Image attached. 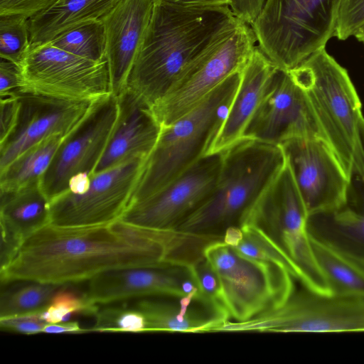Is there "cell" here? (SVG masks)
Returning <instances> with one entry per match:
<instances>
[{
	"instance_id": "obj_24",
	"label": "cell",
	"mask_w": 364,
	"mask_h": 364,
	"mask_svg": "<svg viewBox=\"0 0 364 364\" xmlns=\"http://www.w3.org/2000/svg\"><path fill=\"white\" fill-rule=\"evenodd\" d=\"M132 305L143 314L147 332H214L225 322L206 309H186L153 298H140Z\"/></svg>"
},
{
	"instance_id": "obj_31",
	"label": "cell",
	"mask_w": 364,
	"mask_h": 364,
	"mask_svg": "<svg viewBox=\"0 0 364 364\" xmlns=\"http://www.w3.org/2000/svg\"><path fill=\"white\" fill-rule=\"evenodd\" d=\"M94 316L95 322L91 331L147 332L143 314L132 305L98 308Z\"/></svg>"
},
{
	"instance_id": "obj_25",
	"label": "cell",
	"mask_w": 364,
	"mask_h": 364,
	"mask_svg": "<svg viewBox=\"0 0 364 364\" xmlns=\"http://www.w3.org/2000/svg\"><path fill=\"white\" fill-rule=\"evenodd\" d=\"M65 136L55 134L43 139L0 170V191H10L40 181Z\"/></svg>"
},
{
	"instance_id": "obj_10",
	"label": "cell",
	"mask_w": 364,
	"mask_h": 364,
	"mask_svg": "<svg viewBox=\"0 0 364 364\" xmlns=\"http://www.w3.org/2000/svg\"><path fill=\"white\" fill-rule=\"evenodd\" d=\"M230 332H364V294L321 296L306 289L281 306L241 322Z\"/></svg>"
},
{
	"instance_id": "obj_15",
	"label": "cell",
	"mask_w": 364,
	"mask_h": 364,
	"mask_svg": "<svg viewBox=\"0 0 364 364\" xmlns=\"http://www.w3.org/2000/svg\"><path fill=\"white\" fill-rule=\"evenodd\" d=\"M309 218L347 205L352 181L325 140L294 138L282 144Z\"/></svg>"
},
{
	"instance_id": "obj_22",
	"label": "cell",
	"mask_w": 364,
	"mask_h": 364,
	"mask_svg": "<svg viewBox=\"0 0 364 364\" xmlns=\"http://www.w3.org/2000/svg\"><path fill=\"white\" fill-rule=\"evenodd\" d=\"M0 193L1 266L28 236L50 223V201L43 192L40 181Z\"/></svg>"
},
{
	"instance_id": "obj_29",
	"label": "cell",
	"mask_w": 364,
	"mask_h": 364,
	"mask_svg": "<svg viewBox=\"0 0 364 364\" xmlns=\"http://www.w3.org/2000/svg\"><path fill=\"white\" fill-rule=\"evenodd\" d=\"M183 260L198 284V303L223 321L231 319L220 280L202 252L193 257H183Z\"/></svg>"
},
{
	"instance_id": "obj_13",
	"label": "cell",
	"mask_w": 364,
	"mask_h": 364,
	"mask_svg": "<svg viewBox=\"0 0 364 364\" xmlns=\"http://www.w3.org/2000/svg\"><path fill=\"white\" fill-rule=\"evenodd\" d=\"M147 159L133 157L94 174L82 193L67 191L50 201V223L80 226L122 220L129 208Z\"/></svg>"
},
{
	"instance_id": "obj_9",
	"label": "cell",
	"mask_w": 364,
	"mask_h": 364,
	"mask_svg": "<svg viewBox=\"0 0 364 364\" xmlns=\"http://www.w3.org/2000/svg\"><path fill=\"white\" fill-rule=\"evenodd\" d=\"M256 41L251 26L242 21L220 36L151 107L160 124H171L196 107L228 77L241 70L256 48Z\"/></svg>"
},
{
	"instance_id": "obj_38",
	"label": "cell",
	"mask_w": 364,
	"mask_h": 364,
	"mask_svg": "<svg viewBox=\"0 0 364 364\" xmlns=\"http://www.w3.org/2000/svg\"><path fill=\"white\" fill-rule=\"evenodd\" d=\"M1 125L0 142L3 141L14 129L19 112L18 97H7L0 99Z\"/></svg>"
},
{
	"instance_id": "obj_37",
	"label": "cell",
	"mask_w": 364,
	"mask_h": 364,
	"mask_svg": "<svg viewBox=\"0 0 364 364\" xmlns=\"http://www.w3.org/2000/svg\"><path fill=\"white\" fill-rule=\"evenodd\" d=\"M57 0H0V15L19 14L28 18L44 10Z\"/></svg>"
},
{
	"instance_id": "obj_1",
	"label": "cell",
	"mask_w": 364,
	"mask_h": 364,
	"mask_svg": "<svg viewBox=\"0 0 364 364\" xmlns=\"http://www.w3.org/2000/svg\"><path fill=\"white\" fill-rule=\"evenodd\" d=\"M200 237L122 220L80 226L48 223L28 236L1 266V282L68 285L114 269L168 265L178 250Z\"/></svg>"
},
{
	"instance_id": "obj_42",
	"label": "cell",
	"mask_w": 364,
	"mask_h": 364,
	"mask_svg": "<svg viewBox=\"0 0 364 364\" xmlns=\"http://www.w3.org/2000/svg\"><path fill=\"white\" fill-rule=\"evenodd\" d=\"M338 251L344 256L348 261L364 272V255L357 254L343 248L340 247L332 242Z\"/></svg>"
},
{
	"instance_id": "obj_7",
	"label": "cell",
	"mask_w": 364,
	"mask_h": 364,
	"mask_svg": "<svg viewBox=\"0 0 364 364\" xmlns=\"http://www.w3.org/2000/svg\"><path fill=\"white\" fill-rule=\"evenodd\" d=\"M341 0H266L250 26L273 65L291 70L334 36Z\"/></svg>"
},
{
	"instance_id": "obj_4",
	"label": "cell",
	"mask_w": 364,
	"mask_h": 364,
	"mask_svg": "<svg viewBox=\"0 0 364 364\" xmlns=\"http://www.w3.org/2000/svg\"><path fill=\"white\" fill-rule=\"evenodd\" d=\"M222 152L221 168L213 193L176 229L208 235L237 225L286 161L280 145L247 137Z\"/></svg>"
},
{
	"instance_id": "obj_39",
	"label": "cell",
	"mask_w": 364,
	"mask_h": 364,
	"mask_svg": "<svg viewBox=\"0 0 364 364\" xmlns=\"http://www.w3.org/2000/svg\"><path fill=\"white\" fill-rule=\"evenodd\" d=\"M266 0H230L229 7L240 21L251 26L261 12Z\"/></svg>"
},
{
	"instance_id": "obj_43",
	"label": "cell",
	"mask_w": 364,
	"mask_h": 364,
	"mask_svg": "<svg viewBox=\"0 0 364 364\" xmlns=\"http://www.w3.org/2000/svg\"><path fill=\"white\" fill-rule=\"evenodd\" d=\"M354 36L358 41L364 43V26L359 29Z\"/></svg>"
},
{
	"instance_id": "obj_26",
	"label": "cell",
	"mask_w": 364,
	"mask_h": 364,
	"mask_svg": "<svg viewBox=\"0 0 364 364\" xmlns=\"http://www.w3.org/2000/svg\"><path fill=\"white\" fill-rule=\"evenodd\" d=\"M309 232L314 254L333 294H364V272L343 256L330 240L310 230Z\"/></svg>"
},
{
	"instance_id": "obj_34",
	"label": "cell",
	"mask_w": 364,
	"mask_h": 364,
	"mask_svg": "<svg viewBox=\"0 0 364 364\" xmlns=\"http://www.w3.org/2000/svg\"><path fill=\"white\" fill-rule=\"evenodd\" d=\"M364 26V0H341L334 36L346 40Z\"/></svg>"
},
{
	"instance_id": "obj_6",
	"label": "cell",
	"mask_w": 364,
	"mask_h": 364,
	"mask_svg": "<svg viewBox=\"0 0 364 364\" xmlns=\"http://www.w3.org/2000/svg\"><path fill=\"white\" fill-rule=\"evenodd\" d=\"M309 215L291 168L285 164L245 213L239 225L260 230L299 269L304 289L333 295L310 240Z\"/></svg>"
},
{
	"instance_id": "obj_20",
	"label": "cell",
	"mask_w": 364,
	"mask_h": 364,
	"mask_svg": "<svg viewBox=\"0 0 364 364\" xmlns=\"http://www.w3.org/2000/svg\"><path fill=\"white\" fill-rule=\"evenodd\" d=\"M117 97V120L94 174L133 157L147 159L162 129L151 107L132 92L126 88Z\"/></svg>"
},
{
	"instance_id": "obj_21",
	"label": "cell",
	"mask_w": 364,
	"mask_h": 364,
	"mask_svg": "<svg viewBox=\"0 0 364 364\" xmlns=\"http://www.w3.org/2000/svg\"><path fill=\"white\" fill-rule=\"evenodd\" d=\"M275 67L256 46L241 70L237 92L206 155L221 152L244 137L245 131L265 95Z\"/></svg>"
},
{
	"instance_id": "obj_3",
	"label": "cell",
	"mask_w": 364,
	"mask_h": 364,
	"mask_svg": "<svg viewBox=\"0 0 364 364\" xmlns=\"http://www.w3.org/2000/svg\"><path fill=\"white\" fill-rule=\"evenodd\" d=\"M289 70L306 93L323 139L347 176L364 182V117L347 70L325 48Z\"/></svg>"
},
{
	"instance_id": "obj_18",
	"label": "cell",
	"mask_w": 364,
	"mask_h": 364,
	"mask_svg": "<svg viewBox=\"0 0 364 364\" xmlns=\"http://www.w3.org/2000/svg\"><path fill=\"white\" fill-rule=\"evenodd\" d=\"M160 267H131L108 271L89 280L85 293L93 304L105 305L134 298L184 297L183 284L189 270L183 259Z\"/></svg>"
},
{
	"instance_id": "obj_19",
	"label": "cell",
	"mask_w": 364,
	"mask_h": 364,
	"mask_svg": "<svg viewBox=\"0 0 364 364\" xmlns=\"http://www.w3.org/2000/svg\"><path fill=\"white\" fill-rule=\"evenodd\" d=\"M154 5V0H120L100 18L105 31V58L112 92L116 97L127 87Z\"/></svg>"
},
{
	"instance_id": "obj_14",
	"label": "cell",
	"mask_w": 364,
	"mask_h": 364,
	"mask_svg": "<svg viewBox=\"0 0 364 364\" xmlns=\"http://www.w3.org/2000/svg\"><path fill=\"white\" fill-rule=\"evenodd\" d=\"M223 152L205 155L153 195L130 205L122 220L140 227L176 229L213 193Z\"/></svg>"
},
{
	"instance_id": "obj_30",
	"label": "cell",
	"mask_w": 364,
	"mask_h": 364,
	"mask_svg": "<svg viewBox=\"0 0 364 364\" xmlns=\"http://www.w3.org/2000/svg\"><path fill=\"white\" fill-rule=\"evenodd\" d=\"M31 48L29 18L19 14L0 15V57L21 66Z\"/></svg>"
},
{
	"instance_id": "obj_5",
	"label": "cell",
	"mask_w": 364,
	"mask_h": 364,
	"mask_svg": "<svg viewBox=\"0 0 364 364\" xmlns=\"http://www.w3.org/2000/svg\"><path fill=\"white\" fill-rule=\"evenodd\" d=\"M241 70L228 77L189 112L162 127L131 204L156 193L207 154L237 92Z\"/></svg>"
},
{
	"instance_id": "obj_2",
	"label": "cell",
	"mask_w": 364,
	"mask_h": 364,
	"mask_svg": "<svg viewBox=\"0 0 364 364\" xmlns=\"http://www.w3.org/2000/svg\"><path fill=\"white\" fill-rule=\"evenodd\" d=\"M240 21L228 6L185 8L155 3L126 88L152 107Z\"/></svg>"
},
{
	"instance_id": "obj_41",
	"label": "cell",
	"mask_w": 364,
	"mask_h": 364,
	"mask_svg": "<svg viewBox=\"0 0 364 364\" xmlns=\"http://www.w3.org/2000/svg\"><path fill=\"white\" fill-rule=\"evenodd\" d=\"M86 329L82 328L76 321H69L57 323H47L42 333H79L87 332Z\"/></svg>"
},
{
	"instance_id": "obj_11",
	"label": "cell",
	"mask_w": 364,
	"mask_h": 364,
	"mask_svg": "<svg viewBox=\"0 0 364 364\" xmlns=\"http://www.w3.org/2000/svg\"><path fill=\"white\" fill-rule=\"evenodd\" d=\"M20 67L22 92L89 102L112 93L107 60L83 58L50 42L31 46Z\"/></svg>"
},
{
	"instance_id": "obj_35",
	"label": "cell",
	"mask_w": 364,
	"mask_h": 364,
	"mask_svg": "<svg viewBox=\"0 0 364 364\" xmlns=\"http://www.w3.org/2000/svg\"><path fill=\"white\" fill-rule=\"evenodd\" d=\"M23 91L21 69L17 64L1 58L0 95L1 98L18 97Z\"/></svg>"
},
{
	"instance_id": "obj_12",
	"label": "cell",
	"mask_w": 364,
	"mask_h": 364,
	"mask_svg": "<svg viewBox=\"0 0 364 364\" xmlns=\"http://www.w3.org/2000/svg\"><path fill=\"white\" fill-rule=\"evenodd\" d=\"M118 113L117 97L112 93L102 97L92 102L85 117L64 137L40 179L41 188L49 201L68 191L73 178L94 175Z\"/></svg>"
},
{
	"instance_id": "obj_32",
	"label": "cell",
	"mask_w": 364,
	"mask_h": 364,
	"mask_svg": "<svg viewBox=\"0 0 364 364\" xmlns=\"http://www.w3.org/2000/svg\"><path fill=\"white\" fill-rule=\"evenodd\" d=\"M98 305L92 304L85 294L77 295L67 289V285L58 289L48 306L39 315L48 323L69 321L75 314L92 315Z\"/></svg>"
},
{
	"instance_id": "obj_8",
	"label": "cell",
	"mask_w": 364,
	"mask_h": 364,
	"mask_svg": "<svg viewBox=\"0 0 364 364\" xmlns=\"http://www.w3.org/2000/svg\"><path fill=\"white\" fill-rule=\"evenodd\" d=\"M201 252L220 280L234 321H247L277 308L295 291L294 278L287 270L245 257L223 238L209 241Z\"/></svg>"
},
{
	"instance_id": "obj_17",
	"label": "cell",
	"mask_w": 364,
	"mask_h": 364,
	"mask_svg": "<svg viewBox=\"0 0 364 364\" xmlns=\"http://www.w3.org/2000/svg\"><path fill=\"white\" fill-rule=\"evenodd\" d=\"M16 124L0 142V170L31 146L51 135L66 136L82 120L92 102L58 99L23 92Z\"/></svg>"
},
{
	"instance_id": "obj_23",
	"label": "cell",
	"mask_w": 364,
	"mask_h": 364,
	"mask_svg": "<svg viewBox=\"0 0 364 364\" xmlns=\"http://www.w3.org/2000/svg\"><path fill=\"white\" fill-rule=\"evenodd\" d=\"M120 0H57L29 18L31 46L51 41L81 23L100 19Z\"/></svg>"
},
{
	"instance_id": "obj_33",
	"label": "cell",
	"mask_w": 364,
	"mask_h": 364,
	"mask_svg": "<svg viewBox=\"0 0 364 364\" xmlns=\"http://www.w3.org/2000/svg\"><path fill=\"white\" fill-rule=\"evenodd\" d=\"M326 215L332 216L333 232L345 243L350 245L341 248L364 255V213L345 207Z\"/></svg>"
},
{
	"instance_id": "obj_16",
	"label": "cell",
	"mask_w": 364,
	"mask_h": 364,
	"mask_svg": "<svg viewBox=\"0 0 364 364\" xmlns=\"http://www.w3.org/2000/svg\"><path fill=\"white\" fill-rule=\"evenodd\" d=\"M244 137L277 145L294 138L323 139L309 99L289 70L274 68Z\"/></svg>"
},
{
	"instance_id": "obj_28",
	"label": "cell",
	"mask_w": 364,
	"mask_h": 364,
	"mask_svg": "<svg viewBox=\"0 0 364 364\" xmlns=\"http://www.w3.org/2000/svg\"><path fill=\"white\" fill-rule=\"evenodd\" d=\"M63 286L31 282L30 284L5 291L1 296L0 318L40 314Z\"/></svg>"
},
{
	"instance_id": "obj_36",
	"label": "cell",
	"mask_w": 364,
	"mask_h": 364,
	"mask_svg": "<svg viewBox=\"0 0 364 364\" xmlns=\"http://www.w3.org/2000/svg\"><path fill=\"white\" fill-rule=\"evenodd\" d=\"M47 323L39 314L0 318V327L2 330L24 334L42 333Z\"/></svg>"
},
{
	"instance_id": "obj_40",
	"label": "cell",
	"mask_w": 364,
	"mask_h": 364,
	"mask_svg": "<svg viewBox=\"0 0 364 364\" xmlns=\"http://www.w3.org/2000/svg\"><path fill=\"white\" fill-rule=\"evenodd\" d=\"M156 4H166L185 8H206L228 6L230 0H154Z\"/></svg>"
},
{
	"instance_id": "obj_27",
	"label": "cell",
	"mask_w": 364,
	"mask_h": 364,
	"mask_svg": "<svg viewBox=\"0 0 364 364\" xmlns=\"http://www.w3.org/2000/svg\"><path fill=\"white\" fill-rule=\"evenodd\" d=\"M50 43L66 52L95 62L106 60V37L101 19L81 23L68 29Z\"/></svg>"
}]
</instances>
